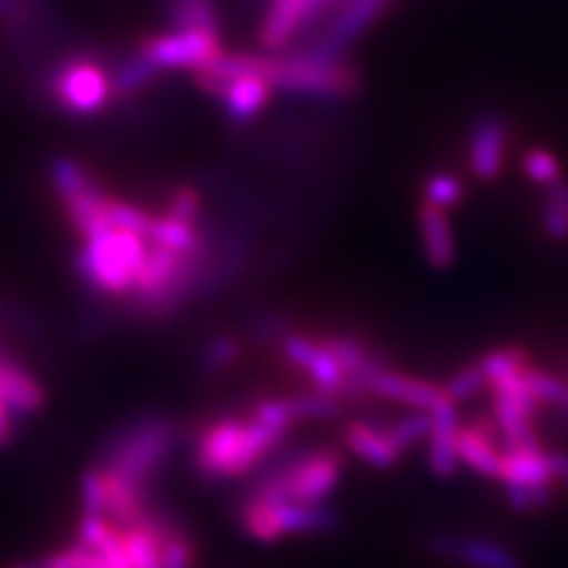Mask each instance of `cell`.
<instances>
[{"mask_svg": "<svg viewBox=\"0 0 568 568\" xmlns=\"http://www.w3.org/2000/svg\"><path fill=\"white\" fill-rule=\"evenodd\" d=\"M342 471L344 455L334 446L282 455L261 467L244 497L261 503L327 505L329 495L342 484Z\"/></svg>", "mask_w": 568, "mask_h": 568, "instance_id": "7a4b0ae2", "label": "cell"}, {"mask_svg": "<svg viewBox=\"0 0 568 568\" xmlns=\"http://www.w3.org/2000/svg\"><path fill=\"white\" fill-rule=\"evenodd\" d=\"M6 568H43L41 561H20V564H10Z\"/></svg>", "mask_w": 568, "mask_h": 568, "instance_id": "ee69618b", "label": "cell"}, {"mask_svg": "<svg viewBox=\"0 0 568 568\" xmlns=\"http://www.w3.org/2000/svg\"><path fill=\"white\" fill-rule=\"evenodd\" d=\"M388 0H346L313 41L292 50L311 62L334 64L346 58L351 45L386 12Z\"/></svg>", "mask_w": 568, "mask_h": 568, "instance_id": "52a82bcc", "label": "cell"}, {"mask_svg": "<svg viewBox=\"0 0 568 568\" xmlns=\"http://www.w3.org/2000/svg\"><path fill=\"white\" fill-rule=\"evenodd\" d=\"M342 438L348 453H353L355 457L363 459L365 465L375 469L396 467L403 457V453L386 436L384 426H377L372 422H363V419L346 422Z\"/></svg>", "mask_w": 568, "mask_h": 568, "instance_id": "2e32d148", "label": "cell"}, {"mask_svg": "<svg viewBox=\"0 0 568 568\" xmlns=\"http://www.w3.org/2000/svg\"><path fill=\"white\" fill-rule=\"evenodd\" d=\"M500 481L505 486H555L549 450L542 443L503 450Z\"/></svg>", "mask_w": 568, "mask_h": 568, "instance_id": "ac0fdd59", "label": "cell"}, {"mask_svg": "<svg viewBox=\"0 0 568 568\" xmlns=\"http://www.w3.org/2000/svg\"><path fill=\"white\" fill-rule=\"evenodd\" d=\"M277 346L284 355V361L294 365L301 375L308 377L311 388L323 390V394L342 396L346 375L334 355L323 346V342H320L317 334L292 329L282 336Z\"/></svg>", "mask_w": 568, "mask_h": 568, "instance_id": "8fae6325", "label": "cell"}, {"mask_svg": "<svg viewBox=\"0 0 568 568\" xmlns=\"http://www.w3.org/2000/svg\"><path fill=\"white\" fill-rule=\"evenodd\" d=\"M507 503L514 511H542L555 500V486H505Z\"/></svg>", "mask_w": 568, "mask_h": 568, "instance_id": "8d00e7d4", "label": "cell"}, {"mask_svg": "<svg viewBox=\"0 0 568 568\" xmlns=\"http://www.w3.org/2000/svg\"><path fill=\"white\" fill-rule=\"evenodd\" d=\"M202 209L204 204H202L200 192L190 185H181L171 192L164 216L197 227L202 221Z\"/></svg>", "mask_w": 568, "mask_h": 568, "instance_id": "d590c367", "label": "cell"}, {"mask_svg": "<svg viewBox=\"0 0 568 568\" xmlns=\"http://www.w3.org/2000/svg\"><path fill=\"white\" fill-rule=\"evenodd\" d=\"M148 248L150 242L142 235L112 227L85 240L77 254V271L95 294H131L142 265H145Z\"/></svg>", "mask_w": 568, "mask_h": 568, "instance_id": "277c9868", "label": "cell"}, {"mask_svg": "<svg viewBox=\"0 0 568 568\" xmlns=\"http://www.w3.org/2000/svg\"><path fill=\"white\" fill-rule=\"evenodd\" d=\"M0 22H3L14 39L27 41L31 36V24L36 22L24 0H0Z\"/></svg>", "mask_w": 568, "mask_h": 568, "instance_id": "f35d334b", "label": "cell"}, {"mask_svg": "<svg viewBox=\"0 0 568 568\" xmlns=\"http://www.w3.org/2000/svg\"><path fill=\"white\" fill-rule=\"evenodd\" d=\"M290 403H292L296 422H327V419L339 417L344 407L342 396L323 394V390H315V388H311L308 394L290 396Z\"/></svg>", "mask_w": 568, "mask_h": 568, "instance_id": "f546056e", "label": "cell"}, {"mask_svg": "<svg viewBox=\"0 0 568 568\" xmlns=\"http://www.w3.org/2000/svg\"><path fill=\"white\" fill-rule=\"evenodd\" d=\"M424 547L438 559L467 568H526L511 547L486 536L436 530L432 536H426Z\"/></svg>", "mask_w": 568, "mask_h": 568, "instance_id": "30bf717a", "label": "cell"}, {"mask_svg": "<svg viewBox=\"0 0 568 568\" xmlns=\"http://www.w3.org/2000/svg\"><path fill=\"white\" fill-rule=\"evenodd\" d=\"M273 93L275 91L271 83L256 77L233 81L227 85L225 95L221 98L227 121L233 123V126H246V123H252L258 114L265 112Z\"/></svg>", "mask_w": 568, "mask_h": 568, "instance_id": "ffe728a7", "label": "cell"}, {"mask_svg": "<svg viewBox=\"0 0 568 568\" xmlns=\"http://www.w3.org/2000/svg\"><path fill=\"white\" fill-rule=\"evenodd\" d=\"M540 230L547 240L552 242H568V211L542 200L540 206Z\"/></svg>", "mask_w": 568, "mask_h": 568, "instance_id": "60d3db41", "label": "cell"}, {"mask_svg": "<svg viewBox=\"0 0 568 568\" xmlns=\"http://www.w3.org/2000/svg\"><path fill=\"white\" fill-rule=\"evenodd\" d=\"M81 509L83 517H104V488L98 467L81 476Z\"/></svg>", "mask_w": 568, "mask_h": 568, "instance_id": "ab89813d", "label": "cell"}, {"mask_svg": "<svg viewBox=\"0 0 568 568\" xmlns=\"http://www.w3.org/2000/svg\"><path fill=\"white\" fill-rule=\"evenodd\" d=\"M106 219H110V225L114 230H126V233H135L142 237L148 235V227L152 221L150 213L114 197H110V202H106Z\"/></svg>", "mask_w": 568, "mask_h": 568, "instance_id": "74e56055", "label": "cell"}, {"mask_svg": "<svg viewBox=\"0 0 568 568\" xmlns=\"http://www.w3.org/2000/svg\"><path fill=\"white\" fill-rule=\"evenodd\" d=\"M159 69L152 60H148L142 52L135 48V55L123 58L114 69L110 77V85H112V95L116 98H131L142 88L150 85L156 77Z\"/></svg>", "mask_w": 568, "mask_h": 568, "instance_id": "603a6c76", "label": "cell"}, {"mask_svg": "<svg viewBox=\"0 0 568 568\" xmlns=\"http://www.w3.org/2000/svg\"><path fill=\"white\" fill-rule=\"evenodd\" d=\"M0 398L12 417H31L43 407V390L24 367L0 355Z\"/></svg>", "mask_w": 568, "mask_h": 568, "instance_id": "d6986e66", "label": "cell"}, {"mask_svg": "<svg viewBox=\"0 0 568 568\" xmlns=\"http://www.w3.org/2000/svg\"><path fill=\"white\" fill-rule=\"evenodd\" d=\"M265 81L273 91L296 98L313 100H344L361 93V71L346 60L323 64L298 58L294 52L287 55H268L265 64Z\"/></svg>", "mask_w": 568, "mask_h": 568, "instance_id": "5b68a950", "label": "cell"}, {"mask_svg": "<svg viewBox=\"0 0 568 568\" xmlns=\"http://www.w3.org/2000/svg\"><path fill=\"white\" fill-rule=\"evenodd\" d=\"M484 375L488 377V386L497 384V382H505L514 375H519L524 367L530 365V353L524 346H505V348H497L486 353L481 361Z\"/></svg>", "mask_w": 568, "mask_h": 568, "instance_id": "f1b7e54d", "label": "cell"}, {"mask_svg": "<svg viewBox=\"0 0 568 568\" xmlns=\"http://www.w3.org/2000/svg\"><path fill=\"white\" fill-rule=\"evenodd\" d=\"M365 388L369 396H377L382 400H394L419 413H434L436 407L446 405L450 400L446 388L440 384L405 375V372H396L390 367L375 372V375L365 382Z\"/></svg>", "mask_w": 568, "mask_h": 568, "instance_id": "4fadbf2b", "label": "cell"}, {"mask_svg": "<svg viewBox=\"0 0 568 568\" xmlns=\"http://www.w3.org/2000/svg\"><path fill=\"white\" fill-rule=\"evenodd\" d=\"M138 50L159 69H190L197 71L223 50L221 36L206 31H169L162 36H145Z\"/></svg>", "mask_w": 568, "mask_h": 568, "instance_id": "9c48e42d", "label": "cell"}, {"mask_svg": "<svg viewBox=\"0 0 568 568\" xmlns=\"http://www.w3.org/2000/svg\"><path fill=\"white\" fill-rule=\"evenodd\" d=\"M131 568H162V552L154 530L142 521L121 528Z\"/></svg>", "mask_w": 568, "mask_h": 568, "instance_id": "4316f807", "label": "cell"}, {"mask_svg": "<svg viewBox=\"0 0 568 568\" xmlns=\"http://www.w3.org/2000/svg\"><path fill=\"white\" fill-rule=\"evenodd\" d=\"M287 440V434L252 417H221L202 426L194 438L192 467L206 484H225L265 467Z\"/></svg>", "mask_w": 568, "mask_h": 568, "instance_id": "6da1fadb", "label": "cell"}, {"mask_svg": "<svg viewBox=\"0 0 568 568\" xmlns=\"http://www.w3.org/2000/svg\"><path fill=\"white\" fill-rule=\"evenodd\" d=\"M432 426H434L432 413L413 410L407 417H400L396 422H390L388 426H384V432L390 438V443H394V446L405 455L407 450L415 448L417 443L429 438Z\"/></svg>", "mask_w": 568, "mask_h": 568, "instance_id": "4dcf8cb0", "label": "cell"}, {"mask_svg": "<svg viewBox=\"0 0 568 568\" xmlns=\"http://www.w3.org/2000/svg\"><path fill=\"white\" fill-rule=\"evenodd\" d=\"M178 424L166 415L138 417L121 424L106 438L98 457V469L114 474L142 490H150L152 478L162 471L173 455Z\"/></svg>", "mask_w": 568, "mask_h": 568, "instance_id": "3957f363", "label": "cell"}, {"mask_svg": "<svg viewBox=\"0 0 568 568\" xmlns=\"http://www.w3.org/2000/svg\"><path fill=\"white\" fill-rule=\"evenodd\" d=\"M242 342L237 336L221 334L213 336V339L204 346L200 355V367L204 377H221L242 358Z\"/></svg>", "mask_w": 568, "mask_h": 568, "instance_id": "83f0119b", "label": "cell"}, {"mask_svg": "<svg viewBox=\"0 0 568 568\" xmlns=\"http://www.w3.org/2000/svg\"><path fill=\"white\" fill-rule=\"evenodd\" d=\"M521 171L530 183H536L540 187L557 183L559 178L564 175L561 164H559V159L555 156V152H549L545 148L526 150V154L521 156Z\"/></svg>", "mask_w": 568, "mask_h": 568, "instance_id": "d6a6232c", "label": "cell"}, {"mask_svg": "<svg viewBox=\"0 0 568 568\" xmlns=\"http://www.w3.org/2000/svg\"><path fill=\"white\" fill-rule=\"evenodd\" d=\"M50 91L64 112L88 116L102 110L106 98L112 95V85L110 77L95 62L77 58L55 71V77L50 79Z\"/></svg>", "mask_w": 568, "mask_h": 568, "instance_id": "ba28073f", "label": "cell"}, {"mask_svg": "<svg viewBox=\"0 0 568 568\" xmlns=\"http://www.w3.org/2000/svg\"><path fill=\"white\" fill-rule=\"evenodd\" d=\"M248 417L282 434H290L294 429V424H298L290 398H261L248 407Z\"/></svg>", "mask_w": 568, "mask_h": 568, "instance_id": "836d02e7", "label": "cell"}, {"mask_svg": "<svg viewBox=\"0 0 568 568\" xmlns=\"http://www.w3.org/2000/svg\"><path fill=\"white\" fill-rule=\"evenodd\" d=\"M443 388H446L448 398L455 405H462V403H469L471 398L481 394V390L488 388V377L484 375L481 365L471 363V365L459 367L455 375L446 384H443Z\"/></svg>", "mask_w": 568, "mask_h": 568, "instance_id": "e575fe53", "label": "cell"}, {"mask_svg": "<svg viewBox=\"0 0 568 568\" xmlns=\"http://www.w3.org/2000/svg\"><path fill=\"white\" fill-rule=\"evenodd\" d=\"M432 419H434V426H432L429 438H426V462H429V469L434 476L453 478L459 469L457 405L453 400H448L446 405L436 407V410L432 413Z\"/></svg>", "mask_w": 568, "mask_h": 568, "instance_id": "9a60e30c", "label": "cell"}, {"mask_svg": "<svg viewBox=\"0 0 568 568\" xmlns=\"http://www.w3.org/2000/svg\"><path fill=\"white\" fill-rule=\"evenodd\" d=\"M48 173H50L52 190L58 192V197L62 200V204H67L69 200H74L79 192H83L88 185L95 181V175L71 156L52 159Z\"/></svg>", "mask_w": 568, "mask_h": 568, "instance_id": "484cf974", "label": "cell"}, {"mask_svg": "<svg viewBox=\"0 0 568 568\" xmlns=\"http://www.w3.org/2000/svg\"><path fill=\"white\" fill-rule=\"evenodd\" d=\"M457 455H459V465L469 467L478 476L497 478V481H500V467H503L500 432H497L490 415L476 417L469 424H459Z\"/></svg>", "mask_w": 568, "mask_h": 568, "instance_id": "5bb4252c", "label": "cell"}, {"mask_svg": "<svg viewBox=\"0 0 568 568\" xmlns=\"http://www.w3.org/2000/svg\"><path fill=\"white\" fill-rule=\"evenodd\" d=\"M41 564H43V568H131L129 561L106 557V555L98 552V549L88 547L79 540L45 555L41 559Z\"/></svg>", "mask_w": 568, "mask_h": 568, "instance_id": "d4e9b609", "label": "cell"}, {"mask_svg": "<svg viewBox=\"0 0 568 568\" xmlns=\"http://www.w3.org/2000/svg\"><path fill=\"white\" fill-rule=\"evenodd\" d=\"M237 517L246 536L263 545L290 536H325L342 526L339 511L327 505L261 503L252 497H242Z\"/></svg>", "mask_w": 568, "mask_h": 568, "instance_id": "8992f818", "label": "cell"}, {"mask_svg": "<svg viewBox=\"0 0 568 568\" xmlns=\"http://www.w3.org/2000/svg\"><path fill=\"white\" fill-rule=\"evenodd\" d=\"M521 382L528 388V394L540 403V407H552L568 419V379L528 365L521 369Z\"/></svg>", "mask_w": 568, "mask_h": 568, "instance_id": "7402d4cb", "label": "cell"}, {"mask_svg": "<svg viewBox=\"0 0 568 568\" xmlns=\"http://www.w3.org/2000/svg\"><path fill=\"white\" fill-rule=\"evenodd\" d=\"M465 194H467V185L462 183V178L455 173L438 171L424 181V204H432L443 211L462 204Z\"/></svg>", "mask_w": 568, "mask_h": 568, "instance_id": "1f68e13d", "label": "cell"}, {"mask_svg": "<svg viewBox=\"0 0 568 568\" xmlns=\"http://www.w3.org/2000/svg\"><path fill=\"white\" fill-rule=\"evenodd\" d=\"M417 223L426 261H429V265L436 271H448L457 258L453 223L448 219V213L422 202L417 211Z\"/></svg>", "mask_w": 568, "mask_h": 568, "instance_id": "e0dca14e", "label": "cell"}, {"mask_svg": "<svg viewBox=\"0 0 568 568\" xmlns=\"http://www.w3.org/2000/svg\"><path fill=\"white\" fill-rule=\"evenodd\" d=\"M511 142V126L505 114H478L467 133L469 171L481 183H493L503 175Z\"/></svg>", "mask_w": 568, "mask_h": 568, "instance_id": "7c38bea8", "label": "cell"}, {"mask_svg": "<svg viewBox=\"0 0 568 568\" xmlns=\"http://www.w3.org/2000/svg\"><path fill=\"white\" fill-rule=\"evenodd\" d=\"M202 227L185 225L181 221H173L169 216H152L145 240L159 246H166L175 254H190L202 242Z\"/></svg>", "mask_w": 568, "mask_h": 568, "instance_id": "cb8c5ba5", "label": "cell"}, {"mask_svg": "<svg viewBox=\"0 0 568 568\" xmlns=\"http://www.w3.org/2000/svg\"><path fill=\"white\" fill-rule=\"evenodd\" d=\"M162 14L171 31H206L221 36L216 0H162Z\"/></svg>", "mask_w": 568, "mask_h": 568, "instance_id": "44dd1931", "label": "cell"}, {"mask_svg": "<svg viewBox=\"0 0 568 568\" xmlns=\"http://www.w3.org/2000/svg\"><path fill=\"white\" fill-rule=\"evenodd\" d=\"M12 436V415L8 410L6 400L0 398V446H6Z\"/></svg>", "mask_w": 568, "mask_h": 568, "instance_id": "7bdbcfd3", "label": "cell"}, {"mask_svg": "<svg viewBox=\"0 0 568 568\" xmlns=\"http://www.w3.org/2000/svg\"><path fill=\"white\" fill-rule=\"evenodd\" d=\"M549 467H552L555 484H561L568 490V453L549 450Z\"/></svg>", "mask_w": 568, "mask_h": 568, "instance_id": "b9f144b4", "label": "cell"}]
</instances>
